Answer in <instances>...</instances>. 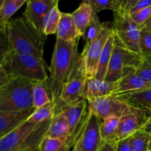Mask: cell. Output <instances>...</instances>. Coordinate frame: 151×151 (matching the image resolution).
<instances>
[{
    "instance_id": "1",
    "label": "cell",
    "mask_w": 151,
    "mask_h": 151,
    "mask_svg": "<svg viewBox=\"0 0 151 151\" xmlns=\"http://www.w3.org/2000/svg\"><path fill=\"white\" fill-rule=\"evenodd\" d=\"M78 42H66L56 39L52 56L50 78L44 84L48 89L52 102L55 106L62 90L66 83L78 76L81 72V54L78 52Z\"/></svg>"
},
{
    "instance_id": "2",
    "label": "cell",
    "mask_w": 151,
    "mask_h": 151,
    "mask_svg": "<svg viewBox=\"0 0 151 151\" xmlns=\"http://www.w3.org/2000/svg\"><path fill=\"white\" fill-rule=\"evenodd\" d=\"M0 32L1 50H10L43 58L47 36L40 34L24 16L10 21Z\"/></svg>"
},
{
    "instance_id": "3",
    "label": "cell",
    "mask_w": 151,
    "mask_h": 151,
    "mask_svg": "<svg viewBox=\"0 0 151 151\" xmlns=\"http://www.w3.org/2000/svg\"><path fill=\"white\" fill-rule=\"evenodd\" d=\"M44 58L21 54L10 50H1L0 81L9 78H24L34 82L46 83L50 77Z\"/></svg>"
},
{
    "instance_id": "4",
    "label": "cell",
    "mask_w": 151,
    "mask_h": 151,
    "mask_svg": "<svg viewBox=\"0 0 151 151\" xmlns=\"http://www.w3.org/2000/svg\"><path fill=\"white\" fill-rule=\"evenodd\" d=\"M34 83L19 77L0 81V112L22 111L32 109Z\"/></svg>"
},
{
    "instance_id": "5",
    "label": "cell",
    "mask_w": 151,
    "mask_h": 151,
    "mask_svg": "<svg viewBox=\"0 0 151 151\" xmlns=\"http://www.w3.org/2000/svg\"><path fill=\"white\" fill-rule=\"evenodd\" d=\"M52 119L39 124L24 122L0 139V151H41Z\"/></svg>"
},
{
    "instance_id": "6",
    "label": "cell",
    "mask_w": 151,
    "mask_h": 151,
    "mask_svg": "<svg viewBox=\"0 0 151 151\" xmlns=\"http://www.w3.org/2000/svg\"><path fill=\"white\" fill-rule=\"evenodd\" d=\"M142 60V55L127 49L115 35L114 48L105 81L117 82L130 70H136Z\"/></svg>"
},
{
    "instance_id": "7",
    "label": "cell",
    "mask_w": 151,
    "mask_h": 151,
    "mask_svg": "<svg viewBox=\"0 0 151 151\" xmlns=\"http://www.w3.org/2000/svg\"><path fill=\"white\" fill-rule=\"evenodd\" d=\"M114 32L113 24L103 22L99 36L92 42L86 44L81 53V72L86 79L96 78L98 63L106 41Z\"/></svg>"
},
{
    "instance_id": "8",
    "label": "cell",
    "mask_w": 151,
    "mask_h": 151,
    "mask_svg": "<svg viewBox=\"0 0 151 151\" xmlns=\"http://www.w3.org/2000/svg\"><path fill=\"white\" fill-rule=\"evenodd\" d=\"M60 112L63 113L67 118L69 137L66 143L71 148L75 146L86 127L89 117L88 101L83 99L74 104L64 106L58 113Z\"/></svg>"
},
{
    "instance_id": "9",
    "label": "cell",
    "mask_w": 151,
    "mask_h": 151,
    "mask_svg": "<svg viewBox=\"0 0 151 151\" xmlns=\"http://www.w3.org/2000/svg\"><path fill=\"white\" fill-rule=\"evenodd\" d=\"M113 28L116 36L131 51L141 55L140 32L139 27L128 14L114 13Z\"/></svg>"
},
{
    "instance_id": "10",
    "label": "cell",
    "mask_w": 151,
    "mask_h": 151,
    "mask_svg": "<svg viewBox=\"0 0 151 151\" xmlns=\"http://www.w3.org/2000/svg\"><path fill=\"white\" fill-rule=\"evenodd\" d=\"M88 106L89 111L101 120L112 116L120 118L131 108L112 95L90 100L88 101Z\"/></svg>"
},
{
    "instance_id": "11",
    "label": "cell",
    "mask_w": 151,
    "mask_h": 151,
    "mask_svg": "<svg viewBox=\"0 0 151 151\" xmlns=\"http://www.w3.org/2000/svg\"><path fill=\"white\" fill-rule=\"evenodd\" d=\"M148 118L149 114L146 111L131 107L127 113L119 118L116 137V143L130 138L142 130L147 123Z\"/></svg>"
},
{
    "instance_id": "12",
    "label": "cell",
    "mask_w": 151,
    "mask_h": 151,
    "mask_svg": "<svg viewBox=\"0 0 151 151\" xmlns=\"http://www.w3.org/2000/svg\"><path fill=\"white\" fill-rule=\"evenodd\" d=\"M102 120L89 111L86 127L74 147L77 151H100L104 142L100 136Z\"/></svg>"
},
{
    "instance_id": "13",
    "label": "cell",
    "mask_w": 151,
    "mask_h": 151,
    "mask_svg": "<svg viewBox=\"0 0 151 151\" xmlns=\"http://www.w3.org/2000/svg\"><path fill=\"white\" fill-rule=\"evenodd\" d=\"M23 16L42 35L44 33V20L49 12L58 4V0H29ZM47 36V35H45Z\"/></svg>"
},
{
    "instance_id": "14",
    "label": "cell",
    "mask_w": 151,
    "mask_h": 151,
    "mask_svg": "<svg viewBox=\"0 0 151 151\" xmlns=\"http://www.w3.org/2000/svg\"><path fill=\"white\" fill-rule=\"evenodd\" d=\"M86 78L82 73L71 80L62 90L58 102L55 106V114L64 106L74 104L83 98V91Z\"/></svg>"
},
{
    "instance_id": "15",
    "label": "cell",
    "mask_w": 151,
    "mask_h": 151,
    "mask_svg": "<svg viewBox=\"0 0 151 151\" xmlns=\"http://www.w3.org/2000/svg\"><path fill=\"white\" fill-rule=\"evenodd\" d=\"M151 88V82L143 79L135 73V70H130L119 81L112 96L128 94Z\"/></svg>"
},
{
    "instance_id": "16",
    "label": "cell",
    "mask_w": 151,
    "mask_h": 151,
    "mask_svg": "<svg viewBox=\"0 0 151 151\" xmlns=\"http://www.w3.org/2000/svg\"><path fill=\"white\" fill-rule=\"evenodd\" d=\"M35 109L22 111L0 112V139L26 122Z\"/></svg>"
},
{
    "instance_id": "17",
    "label": "cell",
    "mask_w": 151,
    "mask_h": 151,
    "mask_svg": "<svg viewBox=\"0 0 151 151\" xmlns=\"http://www.w3.org/2000/svg\"><path fill=\"white\" fill-rule=\"evenodd\" d=\"M116 82L111 83L94 78L86 79L83 91V98L87 101L110 96L116 88Z\"/></svg>"
},
{
    "instance_id": "18",
    "label": "cell",
    "mask_w": 151,
    "mask_h": 151,
    "mask_svg": "<svg viewBox=\"0 0 151 151\" xmlns=\"http://www.w3.org/2000/svg\"><path fill=\"white\" fill-rule=\"evenodd\" d=\"M116 98L135 109H141L151 115V88L115 96Z\"/></svg>"
},
{
    "instance_id": "19",
    "label": "cell",
    "mask_w": 151,
    "mask_h": 151,
    "mask_svg": "<svg viewBox=\"0 0 151 151\" xmlns=\"http://www.w3.org/2000/svg\"><path fill=\"white\" fill-rule=\"evenodd\" d=\"M58 39L66 42L79 41L81 36L71 13H62L60 24L56 32Z\"/></svg>"
},
{
    "instance_id": "20",
    "label": "cell",
    "mask_w": 151,
    "mask_h": 151,
    "mask_svg": "<svg viewBox=\"0 0 151 151\" xmlns=\"http://www.w3.org/2000/svg\"><path fill=\"white\" fill-rule=\"evenodd\" d=\"M47 136L51 138L59 139L67 142L69 137V123L67 118L63 113L60 112L55 114L50 122Z\"/></svg>"
},
{
    "instance_id": "21",
    "label": "cell",
    "mask_w": 151,
    "mask_h": 151,
    "mask_svg": "<svg viewBox=\"0 0 151 151\" xmlns=\"http://www.w3.org/2000/svg\"><path fill=\"white\" fill-rule=\"evenodd\" d=\"M114 44L115 33L114 30L113 33L109 36V39L106 41V44L105 45L104 49H103L101 56H100L97 75H96V78H97V79L102 80V81H105V79H106L108 68H109L111 58L112 54H113Z\"/></svg>"
},
{
    "instance_id": "22",
    "label": "cell",
    "mask_w": 151,
    "mask_h": 151,
    "mask_svg": "<svg viewBox=\"0 0 151 151\" xmlns=\"http://www.w3.org/2000/svg\"><path fill=\"white\" fill-rule=\"evenodd\" d=\"M71 14L73 17L78 30L81 32V36H83L86 28L91 23L93 17L91 6L86 1H83L80 4L78 9L72 12Z\"/></svg>"
},
{
    "instance_id": "23",
    "label": "cell",
    "mask_w": 151,
    "mask_h": 151,
    "mask_svg": "<svg viewBox=\"0 0 151 151\" xmlns=\"http://www.w3.org/2000/svg\"><path fill=\"white\" fill-rule=\"evenodd\" d=\"M119 122L118 116H109L102 120L100 124V133L101 138L105 143L116 145V133Z\"/></svg>"
},
{
    "instance_id": "24",
    "label": "cell",
    "mask_w": 151,
    "mask_h": 151,
    "mask_svg": "<svg viewBox=\"0 0 151 151\" xmlns=\"http://www.w3.org/2000/svg\"><path fill=\"white\" fill-rule=\"evenodd\" d=\"M27 1L26 0H1L0 3V29L5 27L12 16Z\"/></svg>"
},
{
    "instance_id": "25",
    "label": "cell",
    "mask_w": 151,
    "mask_h": 151,
    "mask_svg": "<svg viewBox=\"0 0 151 151\" xmlns=\"http://www.w3.org/2000/svg\"><path fill=\"white\" fill-rule=\"evenodd\" d=\"M52 103L51 97L44 83L35 82L32 89V104L34 109H39Z\"/></svg>"
},
{
    "instance_id": "26",
    "label": "cell",
    "mask_w": 151,
    "mask_h": 151,
    "mask_svg": "<svg viewBox=\"0 0 151 151\" xmlns=\"http://www.w3.org/2000/svg\"><path fill=\"white\" fill-rule=\"evenodd\" d=\"M62 12L59 9L58 4H56L51 9L48 14L47 15L44 20V33L48 36L49 35H53L57 32L60 19H61Z\"/></svg>"
},
{
    "instance_id": "27",
    "label": "cell",
    "mask_w": 151,
    "mask_h": 151,
    "mask_svg": "<svg viewBox=\"0 0 151 151\" xmlns=\"http://www.w3.org/2000/svg\"><path fill=\"white\" fill-rule=\"evenodd\" d=\"M55 116V105L51 103L46 105L39 109H35L32 114L29 116L27 122L32 124H39L50 120Z\"/></svg>"
},
{
    "instance_id": "28",
    "label": "cell",
    "mask_w": 151,
    "mask_h": 151,
    "mask_svg": "<svg viewBox=\"0 0 151 151\" xmlns=\"http://www.w3.org/2000/svg\"><path fill=\"white\" fill-rule=\"evenodd\" d=\"M86 1L91 6L93 16H97L99 12L104 10H111L114 13H118L122 0H86Z\"/></svg>"
},
{
    "instance_id": "29",
    "label": "cell",
    "mask_w": 151,
    "mask_h": 151,
    "mask_svg": "<svg viewBox=\"0 0 151 151\" xmlns=\"http://www.w3.org/2000/svg\"><path fill=\"white\" fill-rule=\"evenodd\" d=\"M150 134L140 130L130 137L132 151H148Z\"/></svg>"
},
{
    "instance_id": "30",
    "label": "cell",
    "mask_w": 151,
    "mask_h": 151,
    "mask_svg": "<svg viewBox=\"0 0 151 151\" xmlns=\"http://www.w3.org/2000/svg\"><path fill=\"white\" fill-rule=\"evenodd\" d=\"M103 26V22H100L97 15L93 16L91 23L89 24L82 36L84 41H86V44L92 42L99 36Z\"/></svg>"
},
{
    "instance_id": "31",
    "label": "cell",
    "mask_w": 151,
    "mask_h": 151,
    "mask_svg": "<svg viewBox=\"0 0 151 151\" xmlns=\"http://www.w3.org/2000/svg\"><path fill=\"white\" fill-rule=\"evenodd\" d=\"M41 151H69L70 147L65 141L46 136L41 144Z\"/></svg>"
},
{
    "instance_id": "32",
    "label": "cell",
    "mask_w": 151,
    "mask_h": 151,
    "mask_svg": "<svg viewBox=\"0 0 151 151\" xmlns=\"http://www.w3.org/2000/svg\"><path fill=\"white\" fill-rule=\"evenodd\" d=\"M140 50L142 56L151 55V28H141Z\"/></svg>"
},
{
    "instance_id": "33",
    "label": "cell",
    "mask_w": 151,
    "mask_h": 151,
    "mask_svg": "<svg viewBox=\"0 0 151 151\" xmlns=\"http://www.w3.org/2000/svg\"><path fill=\"white\" fill-rule=\"evenodd\" d=\"M135 73L143 79L151 82V55L142 56L141 63L135 70Z\"/></svg>"
},
{
    "instance_id": "34",
    "label": "cell",
    "mask_w": 151,
    "mask_h": 151,
    "mask_svg": "<svg viewBox=\"0 0 151 151\" xmlns=\"http://www.w3.org/2000/svg\"><path fill=\"white\" fill-rule=\"evenodd\" d=\"M150 12L151 7H147V8L143 9L142 10H139V11L137 12V13H133V14L130 15V16H131V19L134 21V23L137 24L141 28L142 27L144 26L145 24L148 20Z\"/></svg>"
},
{
    "instance_id": "35",
    "label": "cell",
    "mask_w": 151,
    "mask_h": 151,
    "mask_svg": "<svg viewBox=\"0 0 151 151\" xmlns=\"http://www.w3.org/2000/svg\"><path fill=\"white\" fill-rule=\"evenodd\" d=\"M149 7H151V0H137V2L131 10L130 15Z\"/></svg>"
},
{
    "instance_id": "36",
    "label": "cell",
    "mask_w": 151,
    "mask_h": 151,
    "mask_svg": "<svg viewBox=\"0 0 151 151\" xmlns=\"http://www.w3.org/2000/svg\"><path fill=\"white\" fill-rule=\"evenodd\" d=\"M116 151H132L130 138L117 142L116 145Z\"/></svg>"
},
{
    "instance_id": "37",
    "label": "cell",
    "mask_w": 151,
    "mask_h": 151,
    "mask_svg": "<svg viewBox=\"0 0 151 151\" xmlns=\"http://www.w3.org/2000/svg\"><path fill=\"white\" fill-rule=\"evenodd\" d=\"M100 151H116V145L104 142Z\"/></svg>"
},
{
    "instance_id": "38",
    "label": "cell",
    "mask_w": 151,
    "mask_h": 151,
    "mask_svg": "<svg viewBox=\"0 0 151 151\" xmlns=\"http://www.w3.org/2000/svg\"><path fill=\"white\" fill-rule=\"evenodd\" d=\"M142 130L145 131L146 133H147V134H150L151 135V121L150 122H147V123L145 125V126L142 128Z\"/></svg>"
},
{
    "instance_id": "39",
    "label": "cell",
    "mask_w": 151,
    "mask_h": 151,
    "mask_svg": "<svg viewBox=\"0 0 151 151\" xmlns=\"http://www.w3.org/2000/svg\"><path fill=\"white\" fill-rule=\"evenodd\" d=\"M142 27H147V28H151V12H150V16H149V19L147 20V22L145 24V25L143 27H142Z\"/></svg>"
},
{
    "instance_id": "40",
    "label": "cell",
    "mask_w": 151,
    "mask_h": 151,
    "mask_svg": "<svg viewBox=\"0 0 151 151\" xmlns=\"http://www.w3.org/2000/svg\"><path fill=\"white\" fill-rule=\"evenodd\" d=\"M148 151H151V135H150V142H149Z\"/></svg>"
},
{
    "instance_id": "41",
    "label": "cell",
    "mask_w": 151,
    "mask_h": 151,
    "mask_svg": "<svg viewBox=\"0 0 151 151\" xmlns=\"http://www.w3.org/2000/svg\"><path fill=\"white\" fill-rule=\"evenodd\" d=\"M151 121V115L150 116H149V118H148V119H147V122H150Z\"/></svg>"
},
{
    "instance_id": "42",
    "label": "cell",
    "mask_w": 151,
    "mask_h": 151,
    "mask_svg": "<svg viewBox=\"0 0 151 151\" xmlns=\"http://www.w3.org/2000/svg\"><path fill=\"white\" fill-rule=\"evenodd\" d=\"M72 151H77V150H76V148H75V147H73V149H72Z\"/></svg>"
}]
</instances>
